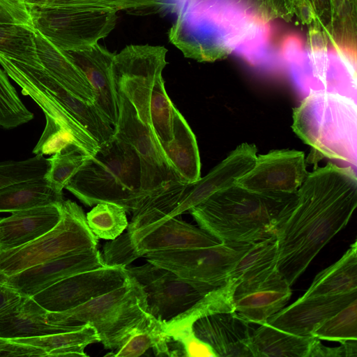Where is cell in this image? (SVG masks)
Instances as JSON below:
<instances>
[{"label": "cell", "mask_w": 357, "mask_h": 357, "mask_svg": "<svg viewBox=\"0 0 357 357\" xmlns=\"http://www.w3.org/2000/svg\"><path fill=\"white\" fill-rule=\"evenodd\" d=\"M49 168V158L39 155L24 160L0 162V188L43 178L47 174Z\"/></svg>", "instance_id": "obj_41"}, {"label": "cell", "mask_w": 357, "mask_h": 357, "mask_svg": "<svg viewBox=\"0 0 357 357\" xmlns=\"http://www.w3.org/2000/svg\"><path fill=\"white\" fill-rule=\"evenodd\" d=\"M356 100L324 91H310L293 109L291 128L310 146L309 162L323 158L357 163Z\"/></svg>", "instance_id": "obj_4"}, {"label": "cell", "mask_w": 357, "mask_h": 357, "mask_svg": "<svg viewBox=\"0 0 357 357\" xmlns=\"http://www.w3.org/2000/svg\"><path fill=\"white\" fill-rule=\"evenodd\" d=\"M86 218L94 235L105 240L116 238L128 225L126 210L113 203L97 204L87 213Z\"/></svg>", "instance_id": "obj_37"}, {"label": "cell", "mask_w": 357, "mask_h": 357, "mask_svg": "<svg viewBox=\"0 0 357 357\" xmlns=\"http://www.w3.org/2000/svg\"><path fill=\"white\" fill-rule=\"evenodd\" d=\"M61 217L46 234L20 247L0 251V275H11L30 267L97 248L98 238L77 203L63 200Z\"/></svg>", "instance_id": "obj_8"}, {"label": "cell", "mask_w": 357, "mask_h": 357, "mask_svg": "<svg viewBox=\"0 0 357 357\" xmlns=\"http://www.w3.org/2000/svg\"><path fill=\"white\" fill-rule=\"evenodd\" d=\"M119 10H144L162 6L167 0H92Z\"/></svg>", "instance_id": "obj_47"}, {"label": "cell", "mask_w": 357, "mask_h": 357, "mask_svg": "<svg viewBox=\"0 0 357 357\" xmlns=\"http://www.w3.org/2000/svg\"><path fill=\"white\" fill-rule=\"evenodd\" d=\"M0 55L43 68L37 54L34 28L31 25L0 24Z\"/></svg>", "instance_id": "obj_35"}, {"label": "cell", "mask_w": 357, "mask_h": 357, "mask_svg": "<svg viewBox=\"0 0 357 357\" xmlns=\"http://www.w3.org/2000/svg\"><path fill=\"white\" fill-rule=\"evenodd\" d=\"M357 291V242L336 262L322 270L299 298L334 296Z\"/></svg>", "instance_id": "obj_31"}, {"label": "cell", "mask_w": 357, "mask_h": 357, "mask_svg": "<svg viewBox=\"0 0 357 357\" xmlns=\"http://www.w3.org/2000/svg\"><path fill=\"white\" fill-rule=\"evenodd\" d=\"M296 193H263L235 184L188 211L199 227L220 242L252 244L276 234Z\"/></svg>", "instance_id": "obj_2"}, {"label": "cell", "mask_w": 357, "mask_h": 357, "mask_svg": "<svg viewBox=\"0 0 357 357\" xmlns=\"http://www.w3.org/2000/svg\"><path fill=\"white\" fill-rule=\"evenodd\" d=\"M37 54L43 69L77 97L93 103V89L80 69L63 50L36 30Z\"/></svg>", "instance_id": "obj_27"}, {"label": "cell", "mask_w": 357, "mask_h": 357, "mask_svg": "<svg viewBox=\"0 0 357 357\" xmlns=\"http://www.w3.org/2000/svg\"><path fill=\"white\" fill-rule=\"evenodd\" d=\"M0 64L7 75L42 109L45 118L53 120L69 132L78 148L86 155H93L98 150L96 140L79 124L66 108L50 93L23 73L13 60L0 55Z\"/></svg>", "instance_id": "obj_24"}, {"label": "cell", "mask_w": 357, "mask_h": 357, "mask_svg": "<svg viewBox=\"0 0 357 357\" xmlns=\"http://www.w3.org/2000/svg\"><path fill=\"white\" fill-rule=\"evenodd\" d=\"M105 266L98 248L59 257L11 275L0 282L22 296L32 297L54 283L76 273Z\"/></svg>", "instance_id": "obj_18"}, {"label": "cell", "mask_w": 357, "mask_h": 357, "mask_svg": "<svg viewBox=\"0 0 357 357\" xmlns=\"http://www.w3.org/2000/svg\"><path fill=\"white\" fill-rule=\"evenodd\" d=\"M88 156L76 146L53 154L49 158L50 168L46 178L56 189L63 191Z\"/></svg>", "instance_id": "obj_42"}, {"label": "cell", "mask_w": 357, "mask_h": 357, "mask_svg": "<svg viewBox=\"0 0 357 357\" xmlns=\"http://www.w3.org/2000/svg\"><path fill=\"white\" fill-rule=\"evenodd\" d=\"M63 200V191L56 189L44 176L0 188V213L59 204Z\"/></svg>", "instance_id": "obj_32"}, {"label": "cell", "mask_w": 357, "mask_h": 357, "mask_svg": "<svg viewBox=\"0 0 357 357\" xmlns=\"http://www.w3.org/2000/svg\"><path fill=\"white\" fill-rule=\"evenodd\" d=\"M316 339L294 335L264 323L254 330L250 348L252 357H309Z\"/></svg>", "instance_id": "obj_30"}, {"label": "cell", "mask_w": 357, "mask_h": 357, "mask_svg": "<svg viewBox=\"0 0 357 357\" xmlns=\"http://www.w3.org/2000/svg\"><path fill=\"white\" fill-rule=\"evenodd\" d=\"M13 61L23 73L54 96L96 140L98 146L108 143L113 138L115 134L114 128L93 103L85 102L75 96L44 69L15 60Z\"/></svg>", "instance_id": "obj_23"}, {"label": "cell", "mask_w": 357, "mask_h": 357, "mask_svg": "<svg viewBox=\"0 0 357 357\" xmlns=\"http://www.w3.org/2000/svg\"><path fill=\"white\" fill-rule=\"evenodd\" d=\"M167 50L164 46L130 45L116 54L113 76L118 93L132 104L140 120L149 125V102L155 83L162 77Z\"/></svg>", "instance_id": "obj_11"}, {"label": "cell", "mask_w": 357, "mask_h": 357, "mask_svg": "<svg viewBox=\"0 0 357 357\" xmlns=\"http://www.w3.org/2000/svg\"><path fill=\"white\" fill-rule=\"evenodd\" d=\"M32 26L62 50L83 47L107 36L117 10L92 0H56L44 7H28Z\"/></svg>", "instance_id": "obj_7"}, {"label": "cell", "mask_w": 357, "mask_h": 357, "mask_svg": "<svg viewBox=\"0 0 357 357\" xmlns=\"http://www.w3.org/2000/svg\"><path fill=\"white\" fill-rule=\"evenodd\" d=\"M126 277L125 266L105 265L67 277L32 298L48 312H63L119 287Z\"/></svg>", "instance_id": "obj_14"}, {"label": "cell", "mask_w": 357, "mask_h": 357, "mask_svg": "<svg viewBox=\"0 0 357 357\" xmlns=\"http://www.w3.org/2000/svg\"><path fill=\"white\" fill-rule=\"evenodd\" d=\"M135 259L149 252L215 245L221 242L199 227L177 217L125 234Z\"/></svg>", "instance_id": "obj_17"}, {"label": "cell", "mask_w": 357, "mask_h": 357, "mask_svg": "<svg viewBox=\"0 0 357 357\" xmlns=\"http://www.w3.org/2000/svg\"><path fill=\"white\" fill-rule=\"evenodd\" d=\"M357 298V291L334 296L298 298L270 317L266 323L282 331L301 336H312L325 321Z\"/></svg>", "instance_id": "obj_22"}, {"label": "cell", "mask_w": 357, "mask_h": 357, "mask_svg": "<svg viewBox=\"0 0 357 357\" xmlns=\"http://www.w3.org/2000/svg\"><path fill=\"white\" fill-rule=\"evenodd\" d=\"M47 311L32 297L21 300L0 314V337L27 338L78 329L82 326L66 327L47 321Z\"/></svg>", "instance_id": "obj_26"}, {"label": "cell", "mask_w": 357, "mask_h": 357, "mask_svg": "<svg viewBox=\"0 0 357 357\" xmlns=\"http://www.w3.org/2000/svg\"><path fill=\"white\" fill-rule=\"evenodd\" d=\"M146 307L145 291L127 272L119 287L70 310L48 312L47 321L66 327L89 324L97 331L105 348L115 350L144 318Z\"/></svg>", "instance_id": "obj_5"}, {"label": "cell", "mask_w": 357, "mask_h": 357, "mask_svg": "<svg viewBox=\"0 0 357 357\" xmlns=\"http://www.w3.org/2000/svg\"><path fill=\"white\" fill-rule=\"evenodd\" d=\"M308 174L303 151L273 150L257 155L252 167L236 184L257 192L291 194L297 192Z\"/></svg>", "instance_id": "obj_15"}, {"label": "cell", "mask_w": 357, "mask_h": 357, "mask_svg": "<svg viewBox=\"0 0 357 357\" xmlns=\"http://www.w3.org/2000/svg\"><path fill=\"white\" fill-rule=\"evenodd\" d=\"M34 117L20 100L7 73L0 69V126L10 129L28 123Z\"/></svg>", "instance_id": "obj_40"}, {"label": "cell", "mask_w": 357, "mask_h": 357, "mask_svg": "<svg viewBox=\"0 0 357 357\" xmlns=\"http://www.w3.org/2000/svg\"><path fill=\"white\" fill-rule=\"evenodd\" d=\"M45 119V129L33 150V153L39 155H53L72 146H77L69 132L61 128L53 120Z\"/></svg>", "instance_id": "obj_43"}, {"label": "cell", "mask_w": 357, "mask_h": 357, "mask_svg": "<svg viewBox=\"0 0 357 357\" xmlns=\"http://www.w3.org/2000/svg\"><path fill=\"white\" fill-rule=\"evenodd\" d=\"M340 346L330 347L317 338L312 344L309 357H357V340L340 342Z\"/></svg>", "instance_id": "obj_45"}, {"label": "cell", "mask_w": 357, "mask_h": 357, "mask_svg": "<svg viewBox=\"0 0 357 357\" xmlns=\"http://www.w3.org/2000/svg\"><path fill=\"white\" fill-rule=\"evenodd\" d=\"M13 340L38 347L45 351L47 357H86L88 355L84 351L85 348L91 344L100 342L97 331L89 324L70 331Z\"/></svg>", "instance_id": "obj_33"}, {"label": "cell", "mask_w": 357, "mask_h": 357, "mask_svg": "<svg viewBox=\"0 0 357 357\" xmlns=\"http://www.w3.org/2000/svg\"><path fill=\"white\" fill-rule=\"evenodd\" d=\"M252 245L221 242L207 247L149 252L144 257L207 294L227 282L231 271Z\"/></svg>", "instance_id": "obj_10"}, {"label": "cell", "mask_w": 357, "mask_h": 357, "mask_svg": "<svg viewBox=\"0 0 357 357\" xmlns=\"http://www.w3.org/2000/svg\"><path fill=\"white\" fill-rule=\"evenodd\" d=\"M175 109L161 77L154 84L149 102V125L160 145L174 138Z\"/></svg>", "instance_id": "obj_36"}, {"label": "cell", "mask_w": 357, "mask_h": 357, "mask_svg": "<svg viewBox=\"0 0 357 357\" xmlns=\"http://www.w3.org/2000/svg\"><path fill=\"white\" fill-rule=\"evenodd\" d=\"M238 283L229 278L227 282L206 294L192 307L172 319L163 321L165 332L176 338L192 332L197 319L218 313L235 311L234 295Z\"/></svg>", "instance_id": "obj_29"}, {"label": "cell", "mask_w": 357, "mask_h": 357, "mask_svg": "<svg viewBox=\"0 0 357 357\" xmlns=\"http://www.w3.org/2000/svg\"><path fill=\"white\" fill-rule=\"evenodd\" d=\"M27 7H44L53 3L56 0H23Z\"/></svg>", "instance_id": "obj_49"}, {"label": "cell", "mask_w": 357, "mask_h": 357, "mask_svg": "<svg viewBox=\"0 0 357 357\" xmlns=\"http://www.w3.org/2000/svg\"><path fill=\"white\" fill-rule=\"evenodd\" d=\"M1 23H20L32 26L27 6L22 0H0Z\"/></svg>", "instance_id": "obj_44"}, {"label": "cell", "mask_w": 357, "mask_h": 357, "mask_svg": "<svg viewBox=\"0 0 357 357\" xmlns=\"http://www.w3.org/2000/svg\"><path fill=\"white\" fill-rule=\"evenodd\" d=\"M61 203L16 211L0 218V251L20 247L53 229L61 217Z\"/></svg>", "instance_id": "obj_25"}, {"label": "cell", "mask_w": 357, "mask_h": 357, "mask_svg": "<svg viewBox=\"0 0 357 357\" xmlns=\"http://www.w3.org/2000/svg\"><path fill=\"white\" fill-rule=\"evenodd\" d=\"M23 1V0H22Z\"/></svg>", "instance_id": "obj_50"}, {"label": "cell", "mask_w": 357, "mask_h": 357, "mask_svg": "<svg viewBox=\"0 0 357 357\" xmlns=\"http://www.w3.org/2000/svg\"><path fill=\"white\" fill-rule=\"evenodd\" d=\"M276 236L252 243L229 274L238 282L252 276L277 263Z\"/></svg>", "instance_id": "obj_38"}, {"label": "cell", "mask_w": 357, "mask_h": 357, "mask_svg": "<svg viewBox=\"0 0 357 357\" xmlns=\"http://www.w3.org/2000/svg\"><path fill=\"white\" fill-rule=\"evenodd\" d=\"M356 206L357 177L351 166L328 162L309 172L275 234L277 268L290 286L347 225Z\"/></svg>", "instance_id": "obj_1"}, {"label": "cell", "mask_w": 357, "mask_h": 357, "mask_svg": "<svg viewBox=\"0 0 357 357\" xmlns=\"http://www.w3.org/2000/svg\"><path fill=\"white\" fill-rule=\"evenodd\" d=\"M8 356L47 357V354L38 347L0 337V357Z\"/></svg>", "instance_id": "obj_46"}, {"label": "cell", "mask_w": 357, "mask_h": 357, "mask_svg": "<svg viewBox=\"0 0 357 357\" xmlns=\"http://www.w3.org/2000/svg\"><path fill=\"white\" fill-rule=\"evenodd\" d=\"M257 152L255 144L244 142L238 145L204 177L188 183L184 195L170 217H178L188 212L214 193L235 185L254 165Z\"/></svg>", "instance_id": "obj_20"}, {"label": "cell", "mask_w": 357, "mask_h": 357, "mask_svg": "<svg viewBox=\"0 0 357 357\" xmlns=\"http://www.w3.org/2000/svg\"><path fill=\"white\" fill-rule=\"evenodd\" d=\"M312 336L339 342L357 340V298L321 324Z\"/></svg>", "instance_id": "obj_39"}, {"label": "cell", "mask_w": 357, "mask_h": 357, "mask_svg": "<svg viewBox=\"0 0 357 357\" xmlns=\"http://www.w3.org/2000/svg\"><path fill=\"white\" fill-rule=\"evenodd\" d=\"M118 97L119 116L114 129L133 147L139 157L141 190L146 198L180 179L167 161L151 126L140 120L124 96L118 93Z\"/></svg>", "instance_id": "obj_12"}, {"label": "cell", "mask_w": 357, "mask_h": 357, "mask_svg": "<svg viewBox=\"0 0 357 357\" xmlns=\"http://www.w3.org/2000/svg\"><path fill=\"white\" fill-rule=\"evenodd\" d=\"M22 296L14 289L0 282V314L19 302Z\"/></svg>", "instance_id": "obj_48"}, {"label": "cell", "mask_w": 357, "mask_h": 357, "mask_svg": "<svg viewBox=\"0 0 357 357\" xmlns=\"http://www.w3.org/2000/svg\"><path fill=\"white\" fill-rule=\"evenodd\" d=\"M83 204L113 203L133 213L144 199L139 157L119 134L88 156L65 188Z\"/></svg>", "instance_id": "obj_3"}, {"label": "cell", "mask_w": 357, "mask_h": 357, "mask_svg": "<svg viewBox=\"0 0 357 357\" xmlns=\"http://www.w3.org/2000/svg\"><path fill=\"white\" fill-rule=\"evenodd\" d=\"M291 296V286L274 265L238 282L235 312L254 324H262L282 309Z\"/></svg>", "instance_id": "obj_16"}, {"label": "cell", "mask_w": 357, "mask_h": 357, "mask_svg": "<svg viewBox=\"0 0 357 357\" xmlns=\"http://www.w3.org/2000/svg\"><path fill=\"white\" fill-rule=\"evenodd\" d=\"M283 55L301 89L324 91L356 100V56L345 49L312 47L304 50L300 40L288 38Z\"/></svg>", "instance_id": "obj_9"}, {"label": "cell", "mask_w": 357, "mask_h": 357, "mask_svg": "<svg viewBox=\"0 0 357 357\" xmlns=\"http://www.w3.org/2000/svg\"><path fill=\"white\" fill-rule=\"evenodd\" d=\"M188 185L180 181H174L147 196L132 213L127 232L130 233L169 218L185 194Z\"/></svg>", "instance_id": "obj_34"}, {"label": "cell", "mask_w": 357, "mask_h": 357, "mask_svg": "<svg viewBox=\"0 0 357 357\" xmlns=\"http://www.w3.org/2000/svg\"><path fill=\"white\" fill-rule=\"evenodd\" d=\"M196 9L193 34L202 32L254 65L268 63L270 26L241 0H200Z\"/></svg>", "instance_id": "obj_6"}, {"label": "cell", "mask_w": 357, "mask_h": 357, "mask_svg": "<svg viewBox=\"0 0 357 357\" xmlns=\"http://www.w3.org/2000/svg\"><path fill=\"white\" fill-rule=\"evenodd\" d=\"M160 146L181 181L192 183L200 178L201 162L195 135L176 108L174 111V138Z\"/></svg>", "instance_id": "obj_28"}, {"label": "cell", "mask_w": 357, "mask_h": 357, "mask_svg": "<svg viewBox=\"0 0 357 357\" xmlns=\"http://www.w3.org/2000/svg\"><path fill=\"white\" fill-rule=\"evenodd\" d=\"M250 324L235 311L218 313L195 321L192 331L215 357H252L250 344L255 328Z\"/></svg>", "instance_id": "obj_21"}, {"label": "cell", "mask_w": 357, "mask_h": 357, "mask_svg": "<svg viewBox=\"0 0 357 357\" xmlns=\"http://www.w3.org/2000/svg\"><path fill=\"white\" fill-rule=\"evenodd\" d=\"M126 269L145 291L146 312L161 321L182 314L206 294L172 271L149 261L139 266L128 265Z\"/></svg>", "instance_id": "obj_13"}, {"label": "cell", "mask_w": 357, "mask_h": 357, "mask_svg": "<svg viewBox=\"0 0 357 357\" xmlns=\"http://www.w3.org/2000/svg\"><path fill=\"white\" fill-rule=\"evenodd\" d=\"M63 51L86 77L94 93V105L114 128L119 116V97L113 76L116 54L98 43Z\"/></svg>", "instance_id": "obj_19"}]
</instances>
